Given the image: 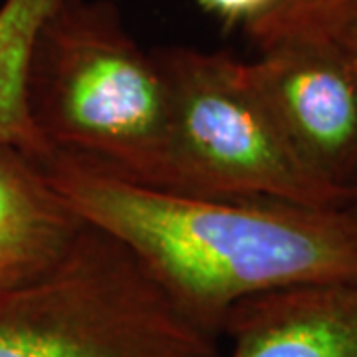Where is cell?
<instances>
[{"instance_id": "cell-6", "label": "cell", "mask_w": 357, "mask_h": 357, "mask_svg": "<svg viewBox=\"0 0 357 357\" xmlns=\"http://www.w3.org/2000/svg\"><path fill=\"white\" fill-rule=\"evenodd\" d=\"M220 335L227 357H357V282H326L246 298Z\"/></svg>"}, {"instance_id": "cell-4", "label": "cell", "mask_w": 357, "mask_h": 357, "mask_svg": "<svg viewBox=\"0 0 357 357\" xmlns=\"http://www.w3.org/2000/svg\"><path fill=\"white\" fill-rule=\"evenodd\" d=\"M153 56L169 93L175 191L342 208L284 139L246 62L185 46Z\"/></svg>"}, {"instance_id": "cell-5", "label": "cell", "mask_w": 357, "mask_h": 357, "mask_svg": "<svg viewBox=\"0 0 357 357\" xmlns=\"http://www.w3.org/2000/svg\"><path fill=\"white\" fill-rule=\"evenodd\" d=\"M246 66L300 163L344 204L357 183L356 68L318 36L278 40Z\"/></svg>"}, {"instance_id": "cell-3", "label": "cell", "mask_w": 357, "mask_h": 357, "mask_svg": "<svg viewBox=\"0 0 357 357\" xmlns=\"http://www.w3.org/2000/svg\"><path fill=\"white\" fill-rule=\"evenodd\" d=\"M0 357H222L137 258L86 225L46 276L0 296Z\"/></svg>"}, {"instance_id": "cell-9", "label": "cell", "mask_w": 357, "mask_h": 357, "mask_svg": "<svg viewBox=\"0 0 357 357\" xmlns=\"http://www.w3.org/2000/svg\"><path fill=\"white\" fill-rule=\"evenodd\" d=\"M357 10V0H280L262 20L244 30L256 50L272 42L314 32L335 16Z\"/></svg>"}, {"instance_id": "cell-7", "label": "cell", "mask_w": 357, "mask_h": 357, "mask_svg": "<svg viewBox=\"0 0 357 357\" xmlns=\"http://www.w3.org/2000/svg\"><path fill=\"white\" fill-rule=\"evenodd\" d=\"M84 227L38 161L0 145V296L58 266Z\"/></svg>"}, {"instance_id": "cell-1", "label": "cell", "mask_w": 357, "mask_h": 357, "mask_svg": "<svg viewBox=\"0 0 357 357\" xmlns=\"http://www.w3.org/2000/svg\"><path fill=\"white\" fill-rule=\"evenodd\" d=\"M40 167L79 220L128 248L218 337L230 307L246 298L357 282V225L344 208L147 187L58 153Z\"/></svg>"}, {"instance_id": "cell-10", "label": "cell", "mask_w": 357, "mask_h": 357, "mask_svg": "<svg viewBox=\"0 0 357 357\" xmlns=\"http://www.w3.org/2000/svg\"><path fill=\"white\" fill-rule=\"evenodd\" d=\"M204 13L217 18L227 30L250 28L270 14L280 0H197Z\"/></svg>"}, {"instance_id": "cell-8", "label": "cell", "mask_w": 357, "mask_h": 357, "mask_svg": "<svg viewBox=\"0 0 357 357\" xmlns=\"http://www.w3.org/2000/svg\"><path fill=\"white\" fill-rule=\"evenodd\" d=\"M58 0H4L0 4V145L34 161L52 153L28 107L26 84L38 30Z\"/></svg>"}, {"instance_id": "cell-11", "label": "cell", "mask_w": 357, "mask_h": 357, "mask_svg": "<svg viewBox=\"0 0 357 357\" xmlns=\"http://www.w3.org/2000/svg\"><path fill=\"white\" fill-rule=\"evenodd\" d=\"M300 36H318L330 42L357 72V10L335 16L330 22L316 28L314 32L300 34Z\"/></svg>"}, {"instance_id": "cell-2", "label": "cell", "mask_w": 357, "mask_h": 357, "mask_svg": "<svg viewBox=\"0 0 357 357\" xmlns=\"http://www.w3.org/2000/svg\"><path fill=\"white\" fill-rule=\"evenodd\" d=\"M26 96L52 153L175 189L165 77L112 2H56L32 48Z\"/></svg>"}, {"instance_id": "cell-12", "label": "cell", "mask_w": 357, "mask_h": 357, "mask_svg": "<svg viewBox=\"0 0 357 357\" xmlns=\"http://www.w3.org/2000/svg\"><path fill=\"white\" fill-rule=\"evenodd\" d=\"M342 208L345 211V215L357 225V183L345 195V201L342 204Z\"/></svg>"}]
</instances>
